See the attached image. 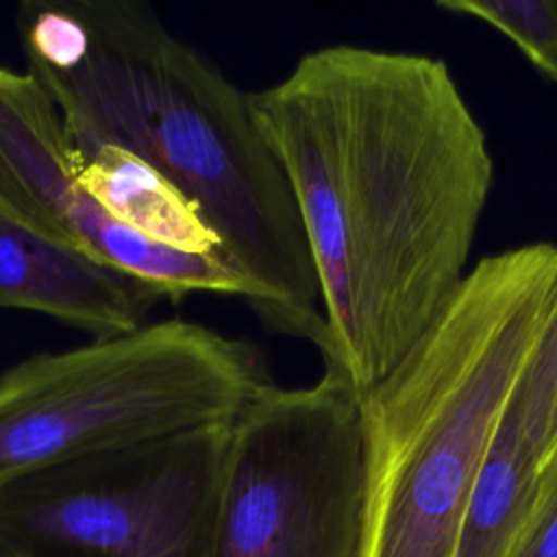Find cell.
Instances as JSON below:
<instances>
[{"label": "cell", "instance_id": "obj_1", "mask_svg": "<svg viewBox=\"0 0 557 557\" xmlns=\"http://www.w3.org/2000/svg\"><path fill=\"white\" fill-rule=\"evenodd\" d=\"M307 235L324 368L363 396L468 276L494 185L487 135L442 59L335 44L250 91Z\"/></svg>", "mask_w": 557, "mask_h": 557}, {"label": "cell", "instance_id": "obj_6", "mask_svg": "<svg viewBox=\"0 0 557 557\" xmlns=\"http://www.w3.org/2000/svg\"><path fill=\"white\" fill-rule=\"evenodd\" d=\"M228 422L74 457L0 485V557H209Z\"/></svg>", "mask_w": 557, "mask_h": 557}, {"label": "cell", "instance_id": "obj_2", "mask_svg": "<svg viewBox=\"0 0 557 557\" xmlns=\"http://www.w3.org/2000/svg\"><path fill=\"white\" fill-rule=\"evenodd\" d=\"M15 24L70 141L115 144L170 178L252 287L257 315L324 355L307 235L250 94L137 2L33 0Z\"/></svg>", "mask_w": 557, "mask_h": 557}, {"label": "cell", "instance_id": "obj_3", "mask_svg": "<svg viewBox=\"0 0 557 557\" xmlns=\"http://www.w3.org/2000/svg\"><path fill=\"white\" fill-rule=\"evenodd\" d=\"M557 246L481 257L407 352L361 396L363 557H455L494 429L535 344Z\"/></svg>", "mask_w": 557, "mask_h": 557}, {"label": "cell", "instance_id": "obj_4", "mask_svg": "<svg viewBox=\"0 0 557 557\" xmlns=\"http://www.w3.org/2000/svg\"><path fill=\"white\" fill-rule=\"evenodd\" d=\"M270 381L259 350L161 320L0 374V485L89 453L228 422Z\"/></svg>", "mask_w": 557, "mask_h": 557}, {"label": "cell", "instance_id": "obj_5", "mask_svg": "<svg viewBox=\"0 0 557 557\" xmlns=\"http://www.w3.org/2000/svg\"><path fill=\"white\" fill-rule=\"evenodd\" d=\"M366 509L361 394L268 383L231 420L209 557H363Z\"/></svg>", "mask_w": 557, "mask_h": 557}, {"label": "cell", "instance_id": "obj_10", "mask_svg": "<svg viewBox=\"0 0 557 557\" xmlns=\"http://www.w3.org/2000/svg\"><path fill=\"white\" fill-rule=\"evenodd\" d=\"M509 407L537 463L553 470L557 463V252L544 318Z\"/></svg>", "mask_w": 557, "mask_h": 557}, {"label": "cell", "instance_id": "obj_7", "mask_svg": "<svg viewBox=\"0 0 557 557\" xmlns=\"http://www.w3.org/2000/svg\"><path fill=\"white\" fill-rule=\"evenodd\" d=\"M0 213L83 252L161 298L255 292L226 261L157 246L117 224L81 185L76 152L52 96L28 72L0 65Z\"/></svg>", "mask_w": 557, "mask_h": 557}, {"label": "cell", "instance_id": "obj_9", "mask_svg": "<svg viewBox=\"0 0 557 557\" xmlns=\"http://www.w3.org/2000/svg\"><path fill=\"white\" fill-rule=\"evenodd\" d=\"M72 148L81 185L117 224L157 246L235 268L200 209L148 161L115 144L85 141Z\"/></svg>", "mask_w": 557, "mask_h": 557}, {"label": "cell", "instance_id": "obj_11", "mask_svg": "<svg viewBox=\"0 0 557 557\" xmlns=\"http://www.w3.org/2000/svg\"><path fill=\"white\" fill-rule=\"evenodd\" d=\"M435 7L503 33L537 72L557 83V0H440Z\"/></svg>", "mask_w": 557, "mask_h": 557}, {"label": "cell", "instance_id": "obj_12", "mask_svg": "<svg viewBox=\"0 0 557 557\" xmlns=\"http://www.w3.org/2000/svg\"><path fill=\"white\" fill-rule=\"evenodd\" d=\"M507 557H557V463Z\"/></svg>", "mask_w": 557, "mask_h": 557}, {"label": "cell", "instance_id": "obj_8", "mask_svg": "<svg viewBox=\"0 0 557 557\" xmlns=\"http://www.w3.org/2000/svg\"><path fill=\"white\" fill-rule=\"evenodd\" d=\"M148 285L0 213V307L28 309L107 339L148 324Z\"/></svg>", "mask_w": 557, "mask_h": 557}]
</instances>
